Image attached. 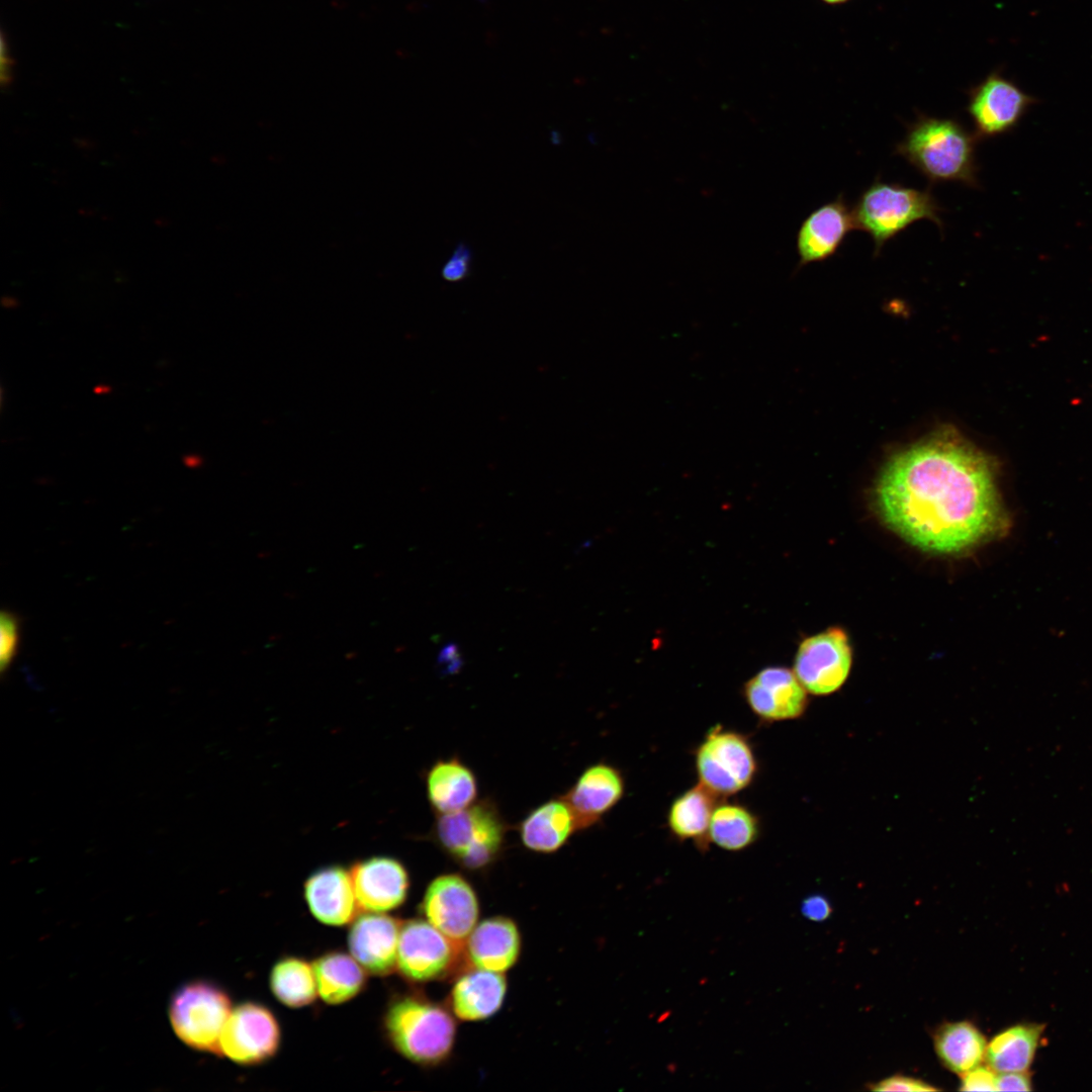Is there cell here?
I'll list each match as a JSON object with an SVG mask.
<instances>
[{"instance_id": "cell-17", "label": "cell", "mask_w": 1092, "mask_h": 1092, "mask_svg": "<svg viewBox=\"0 0 1092 1092\" xmlns=\"http://www.w3.org/2000/svg\"><path fill=\"white\" fill-rule=\"evenodd\" d=\"M401 924L392 916L373 912L357 916L348 934L352 957L376 976H386L396 969Z\"/></svg>"}, {"instance_id": "cell-7", "label": "cell", "mask_w": 1092, "mask_h": 1092, "mask_svg": "<svg viewBox=\"0 0 1092 1092\" xmlns=\"http://www.w3.org/2000/svg\"><path fill=\"white\" fill-rule=\"evenodd\" d=\"M695 768L700 785L718 798H726L752 784L758 764L744 734L716 725L696 747Z\"/></svg>"}, {"instance_id": "cell-5", "label": "cell", "mask_w": 1092, "mask_h": 1092, "mask_svg": "<svg viewBox=\"0 0 1092 1092\" xmlns=\"http://www.w3.org/2000/svg\"><path fill=\"white\" fill-rule=\"evenodd\" d=\"M943 210L929 187L921 190L879 178L860 193L852 207L855 228L872 238L875 257L888 241L915 221L931 220L942 234L939 214Z\"/></svg>"}, {"instance_id": "cell-21", "label": "cell", "mask_w": 1092, "mask_h": 1092, "mask_svg": "<svg viewBox=\"0 0 1092 1092\" xmlns=\"http://www.w3.org/2000/svg\"><path fill=\"white\" fill-rule=\"evenodd\" d=\"M426 792L436 815L449 814L461 811L477 800L478 783L466 763L451 756L431 765L426 776Z\"/></svg>"}, {"instance_id": "cell-9", "label": "cell", "mask_w": 1092, "mask_h": 1092, "mask_svg": "<svg viewBox=\"0 0 1092 1092\" xmlns=\"http://www.w3.org/2000/svg\"><path fill=\"white\" fill-rule=\"evenodd\" d=\"M852 650L844 630L831 627L803 640L794 661V672L812 695L826 696L846 680Z\"/></svg>"}, {"instance_id": "cell-25", "label": "cell", "mask_w": 1092, "mask_h": 1092, "mask_svg": "<svg viewBox=\"0 0 1092 1092\" xmlns=\"http://www.w3.org/2000/svg\"><path fill=\"white\" fill-rule=\"evenodd\" d=\"M987 1043L981 1030L970 1021L945 1022L933 1034L939 1061L961 1076L982 1064Z\"/></svg>"}, {"instance_id": "cell-37", "label": "cell", "mask_w": 1092, "mask_h": 1092, "mask_svg": "<svg viewBox=\"0 0 1092 1092\" xmlns=\"http://www.w3.org/2000/svg\"><path fill=\"white\" fill-rule=\"evenodd\" d=\"M107 390H109V387L106 385H98L95 387V392L98 394L107 392Z\"/></svg>"}, {"instance_id": "cell-33", "label": "cell", "mask_w": 1092, "mask_h": 1092, "mask_svg": "<svg viewBox=\"0 0 1092 1092\" xmlns=\"http://www.w3.org/2000/svg\"><path fill=\"white\" fill-rule=\"evenodd\" d=\"M801 913L811 921L822 922L830 917L832 907L826 897L815 894L802 901Z\"/></svg>"}, {"instance_id": "cell-10", "label": "cell", "mask_w": 1092, "mask_h": 1092, "mask_svg": "<svg viewBox=\"0 0 1092 1092\" xmlns=\"http://www.w3.org/2000/svg\"><path fill=\"white\" fill-rule=\"evenodd\" d=\"M280 1036L278 1021L269 1008L245 1002L232 1009L224 1024L220 1056L243 1066L258 1065L275 1056Z\"/></svg>"}, {"instance_id": "cell-4", "label": "cell", "mask_w": 1092, "mask_h": 1092, "mask_svg": "<svg viewBox=\"0 0 1092 1092\" xmlns=\"http://www.w3.org/2000/svg\"><path fill=\"white\" fill-rule=\"evenodd\" d=\"M508 831L496 803L482 798L461 811L437 815L431 838L462 868L480 871L502 855Z\"/></svg>"}, {"instance_id": "cell-20", "label": "cell", "mask_w": 1092, "mask_h": 1092, "mask_svg": "<svg viewBox=\"0 0 1092 1092\" xmlns=\"http://www.w3.org/2000/svg\"><path fill=\"white\" fill-rule=\"evenodd\" d=\"M577 831L576 818L561 796L534 808L518 824L524 847L544 854L561 849Z\"/></svg>"}, {"instance_id": "cell-12", "label": "cell", "mask_w": 1092, "mask_h": 1092, "mask_svg": "<svg viewBox=\"0 0 1092 1092\" xmlns=\"http://www.w3.org/2000/svg\"><path fill=\"white\" fill-rule=\"evenodd\" d=\"M422 912L432 925L456 943H464L477 924L479 902L472 885L460 874L446 873L428 885Z\"/></svg>"}, {"instance_id": "cell-26", "label": "cell", "mask_w": 1092, "mask_h": 1092, "mask_svg": "<svg viewBox=\"0 0 1092 1092\" xmlns=\"http://www.w3.org/2000/svg\"><path fill=\"white\" fill-rule=\"evenodd\" d=\"M317 993L328 1004H341L357 996L365 987L366 970L343 951H330L314 960Z\"/></svg>"}, {"instance_id": "cell-27", "label": "cell", "mask_w": 1092, "mask_h": 1092, "mask_svg": "<svg viewBox=\"0 0 1092 1092\" xmlns=\"http://www.w3.org/2000/svg\"><path fill=\"white\" fill-rule=\"evenodd\" d=\"M760 833L758 817L739 803L716 805L708 833L709 843L727 851H741L751 846Z\"/></svg>"}, {"instance_id": "cell-22", "label": "cell", "mask_w": 1092, "mask_h": 1092, "mask_svg": "<svg viewBox=\"0 0 1092 1092\" xmlns=\"http://www.w3.org/2000/svg\"><path fill=\"white\" fill-rule=\"evenodd\" d=\"M506 993L507 981L503 973L474 968L454 982L449 1001L456 1017L478 1021L491 1017L500 1009Z\"/></svg>"}, {"instance_id": "cell-35", "label": "cell", "mask_w": 1092, "mask_h": 1092, "mask_svg": "<svg viewBox=\"0 0 1092 1092\" xmlns=\"http://www.w3.org/2000/svg\"><path fill=\"white\" fill-rule=\"evenodd\" d=\"M0 47H1V49H0V56H1L0 73H1V77H0V79H1V84L4 87V86H8L11 83L12 79H13V60H12V56L10 55L9 43H8L6 37H5L4 31H2V33H1V44H0Z\"/></svg>"}, {"instance_id": "cell-36", "label": "cell", "mask_w": 1092, "mask_h": 1092, "mask_svg": "<svg viewBox=\"0 0 1092 1092\" xmlns=\"http://www.w3.org/2000/svg\"><path fill=\"white\" fill-rule=\"evenodd\" d=\"M184 462L187 466L196 467L197 464L200 463V459L196 455H187L184 457Z\"/></svg>"}, {"instance_id": "cell-32", "label": "cell", "mask_w": 1092, "mask_h": 1092, "mask_svg": "<svg viewBox=\"0 0 1092 1092\" xmlns=\"http://www.w3.org/2000/svg\"><path fill=\"white\" fill-rule=\"evenodd\" d=\"M873 1091H937V1088L922 1080L904 1075H893L885 1078L870 1087Z\"/></svg>"}, {"instance_id": "cell-2", "label": "cell", "mask_w": 1092, "mask_h": 1092, "mask_svg": "<svg viewBox=\"0 0 1092 1092\" xmlns=\"http://www.w3.org/2000/svg\"><path fill=\"white\" fill-rule=\"evenodd\" d=\"M978 138L953 117L918 113L906 124L904 138L894 153L902 156L928 182H956L979 187L976 158Z\"/></svg>"}, {"instance_id": "cell-1", "label": "cell", "mask_w": 1092, "mask_h": 1092, "mask_svg": "<svg viewBox=\"0 0 1092 1092\" xmlns=\"http://www.w3.org/2000/svg\"><path fill=\"white\" fill-rule=\"evenodd\" d=\"M874 508L906 543L935 555H965L1011 526L995 460L950 431L893 456L877 479Z\"/></svg>"}, {"instance_id": "cell-38", "label": "cell", "mask_w": 1092, "mask_h": 1092, "mask_svg": "<svg viewBox=\"0 0 1092 1092\" xmlns=\"http://www.w3.org/2000/svg\"><path fill=\"white\" fill-rule=\"evenodd\" d=\"M822 1L827 3V4H830V5H837V4L845 3L848 0H822Z\"/></svg>"}, {"instance_id": "cell-30", "label": "cell", "mask_w": 1092, "mask_h": 1092, "mask_svg": "<svg viewBox=\"0 0 1092 1092\" xmlns=\"http://www.w3.org/2000/svg\"><path fill=\"white\" fill-rule=\"evenodd\" d=\"M471 262L470 248L464 243H459L441 269L443 279L448 282L464 280L470 274Z\"/></svg>"}, {"instance_id": "cell-3", "label": "cell", "mask_w": 1092, "mask_h": 1092, "mask_svg": "<svg viewBox=\"0 0 1092 1092\" xmlns=\"http://www.w3.org/2000/svg\"><path fill=\"white\" fill-rule=\"evenodd\" d=\"M383 1025L389 1042L405 1059L422 1066H434L452 1052L456 1023L443 1006L420 995H403L392 1000Z\"/></svg>"}, {"instance_id": "cell-31", "label": "cell", "mask_w": 1092, "mask_h": 1092, "mask_svg": "<svg viewBox=\"0 0 1092 1092\" xmlns=\"http://www.w3.org/2000/svg\"><path fill=\"white\" fill-rule=\"evenodd\" d=\"M997 1073L987 1066L979 1065L962 1075V1091H996Z\"/></svg>"}, {"instance_id": "cell-19", "label": "cell", "mask_w": 1092, "mask_h": 1092, "mask_svg": "<svg viewBox=\"0 0 1092 1092\" xmlns=\"http://www.w3.org/2000/svg\"><path fill=\"white\" fill-rule=\"evenodd\" d=\"M464 944L473 968L504 973L519 959L521 935L515 921L494 916L477 923Z\"/></svg>"}, {"instance_id": "cell-8", "label": "cell", "mask_w": 1092, "mask_h": 1092, "mask_svg": "<svg viewBox=\"0 0 1092 1092\" xmlns=\"http://www.w3.org/2000/svg\"><path fill=\"white\" fill-rule=\"evenodd\" d=\"M1036 103L1015 82L992 72L968 91L967 112L978 140L995 138L1013 130Z\"/></svg>"}, {"instance_id": "cell-18", "label": "cell", "mask_w": 1092, "mask_h": 1092, "mask_svg": "<svg viewBox=\"0 0 1092 1092\" xmlns=\"http://www.w3.org/2000/svg\"><path fill=\"white\" fill-rule=\"evenodd\" d=\"M304 898L311 914L328 925L350 923L360 909L350 873L339 866L325 867L311 874L304 883Z\"/></svg>"}, {"instance_id": "cell-14", "label": "cell", "mask_w": 1092, "mask_h": 1092, "mask_svg": "<svg viewBox=\"0 0 1092 1092\" xmlns=\"http://www.w3.org/2000/svg\"><path fill=\"white\" fill-rule=\"evenodd\" d=\"M360 909L385 912L403 904L410 889V876L396 858L374 856L357 861L350 871Z\"/></svg>"}, {"instance_id": "cell-29", "label": "cell", "mask_w": 1092, "mask_h": 1092, "mask_svg": "<svg viewBox=\"0 0 1092 1092\" xmlns=\"http://www.w3.org/2000/svg\"><path fill=\"white\" fill-rule=\"evenodd\" d=\"M20 635V621L9 610L0 614V673L3 675L16 656Z\"/></svg>"}, {"instance_id": "cell-16", "label": "cell", "mask_w": 1092, "mask_h": 1092, "mask_svg": "<svg viewBox=\"0 0 1092 1092\" xmlns=\"http://www.w3.org/2000/svg\"><path fill=\"white\" fill-rule=\"evenodd\" d=\"M852 230H856L852 208H849L843 194L814 209L797 233L798 266L833 257Z\"/></svg>"}, {"instance_id": "cell-6", "label": "cell", "mask_w": 1092, "mask_h": 1092, "mask_svg": "<svg viewBox=\"0 0 1092 1092\" xmlns=\"http://www.w3.org/2000/svg\"><path fill=\"white\" fill-rule=\"evenodd\" d=\"M232 1012L228 993L209 981L196 980L178 988L169 1005V1019L187 1046L220 1056L219 1040Z\"/></svg>"}, {"instance_id": "cell-34", "label": "cell", "mask_w": 1092, "mask_h": 1092, "mask_svg": "<svg viewBox=\"0 0 1092 1092\" xmlns=\"http://www.w3.org/2000/svg\"><path fill=\"white\" fill-rule=\"evenodd\" d=\"M996 1091H1031L1032 1083L1027 1072L997 1073Z\"/></svg>"}, {"instance_id": "cell-11", "label": "cell", "mask_w": 1092, "mask_h": 1092, "mask_svg": "<svg viewBox=\"0 0 1092 1092\" xmlns=\"http://www.w3.org/2000/svg\"><path fill=\"white\" fill-rule=\"evenodd\" d=\"M458 945L428 920H407L400 926L396 969L413 982L440 979L455 965Z\"/></svg>"}, {"instance_id": "cell-23", "label": "cell", "mask_w": 1092, "mask_h": 1092, "mask_svg": "<svg viewBox=\"0 0 1092 1092\" xmlns=\"http://www.w3.org/2000/svg\"><path fill=\"white\" fill-rule=\"evenodd\" d=\"M718 797L702 785L693 786L679 794L670 804L666 823L671 835L679 841H694L699 849H707L708 833Z\"/></svg>"}, {"instance_id": "cell-13", "label": "cell", "mask_w": 1092, "mask_h": 1092, "mask_svg": "<svg viewBox=\"0 0 1092 1092\" xmlns=\"http://www.w3.org/2000/svg\"><path fill=\"white\" fill-rule=\"evenodd\" d=\"M750 711L762 722L774 723L801 717L807 708V691L795 672L768 666L749 678L743 688Z\"/></svg>"}, {"instance_id": "cell-15", "label": "cell", "mask_w": 1092, "mask_h": 1092, "mask_svg": "<svg viewBox=\"0 0 1092 1092\" xmlns=\"http://www.w3.org/2000/svg\"><path fill=\"white\" fill-rule=\"evenodd\" d=\"M624 794L621 770L601 761L587 766L561 798L572 810L581 831L597 825Z\"/></svg>"}, {"instance_id": "cell-24", "label": "cell", "mask_w": 1092, "mask_h": 1092, "mask_svg": "<svg viewBox=\"0 0 1092 1092\" xmlns=\"http://www.w3.org/2000/svg\"><path fill=\"white\" fill-rule=\"evenodd\" d=\"M1044 1028L1042 1023L1028 1022L1003 1029L987 1043V1065L996 1073L1027 1072Z\"/></svg>"}, {"instance_id": "cell-28", "label": "cell", "mask_w": 1092, "mask_h": 1092, "mask_svg": "<svg viewBox=\"0 0 1092 1092\" xmlns=\"http://www.w3.org/2000/svg\"><path fill=\"white\" fill-rule=\"evenodd\" d=\"M270 988L278 1001L292 1008L312 1003L318 994L312 965L296 957L282 958L274 965Z\"/></svg>"}]
</instances>
